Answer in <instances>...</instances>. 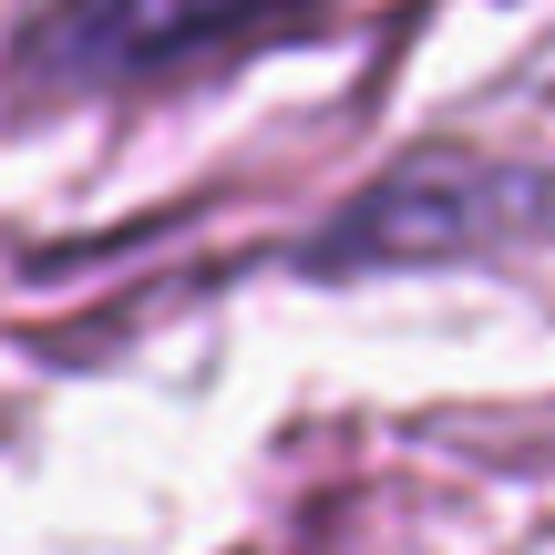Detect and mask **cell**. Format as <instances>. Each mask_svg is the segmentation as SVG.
<instances>
[{"instance_id": "2", "label": "cell", "mask_w": 555, "mask_h": 555, "mask_svg": "<svg viewBox=\"0 0 555 555\" xmlns=\"http://www.w3.org/2000/svg\"><path fill=\"white\" fill-rule=\"evenodd\" d=\"M515 247H555V165L483 144H412L360 196H339L288 247V278H401V268H483Z\"/></svg>"}, {"instance_id": "1", "label": "cell", "mask_w": 555, "mask_h": 555, "mask_svg": "<svg viewBox=\"0 0 555 555\" xmlns=\"http://www.w3.org/2000/svg\"><path fill=\"white\" fill-rule=\"evenodd\" d=\"M350 0H52L11 31L0 93L11 114L176 93V82H217L227 62H258L278 41H309Z\"/></svg>"}]
</instances>
